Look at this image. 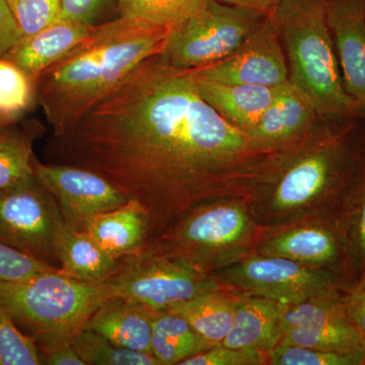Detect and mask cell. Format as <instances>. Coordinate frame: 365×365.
Returning <instances> with one entry per match:
<instances>
[{"instance_id":"1","label":"cell","mask_w":365,"mask_h":365,"mask_svg":"<svg viewBox=\"0 0 365 365\" xmlns=\"http://www.w3.org/2000/svg\"><path fill=\"white\" fill-rule=\"evenodd\" d=\"M289 148L255 146L201 98L194 69L170 66L158 54L53 133L46 153L49 163L97 173L138 203L150 239L202 204L252 205Z\"/></svg>"},{"instance_id":"2","label":"cell","mask_w":365,"mask_h":365,"mask_svg":"<svg viewBox=\"0 0 365 365\" xmlns=\"http://www.w3.org/2000/svg\"><path fill=\"white\" fill-rule=\"evenodd\" d=\"M170 28L121 16L95 26L85 40L34 79L36 100L53 133L71 126L145 60L160 54Z\"/></svg>"},{"instance_id":"3","label":"cell","mask_w":365,"mask_h":365,"mask_svg":"<svg viewBox=\"0 0 365 365\" xmlns=\"http://www.w3.org/2000/svg\"><path fill=\"white\" fill-rule=\"evenodd\" d=\"M364 153V120L322 117L309 135L285 151L255 197V217L284 222L350 194Z\"/></svg>"},{"instance_id":"4","label":"cell","mask_w":365,"mask_h":365,"mask_svg":"<svg viewBox=\"0 0 365 365\" xmlns=\"http://www.w3.org/2000/svg\"><path fill=\"white\" fill-rule=\"evenodd\" d=\"M288 81L304 91L322 117L360 118L345 90L325 0H280L272 11Z\"/></svg>"},{"instance_id":"5","label":"cell","mask_w":365,"mask_h":365,"mask_svg":"<svg viewBox=\"0 0 365 365\" xmlns=\"http://www.w3.org/2000/svg\"><path fill=\"white\" fill-rule=\"evenodd\" d=\"M108 299L104 283L83 282L60 271L0 282V307L33 338L40 353L72 344Z\"/></svg>"},{"instance_id":"6","label":"cell","mask_w":365,"mask_h":365,"mask_svg":"<svg viewBox=\"0 0 365 365\" xmlns=\"http://www.w3.org/2000/svg\"><path fill=\"white\" fill-rule=\"evenodd\" d=\"M253 215L249 201L202 204L150 237L144 247L213 274L248 256L257 227Z\"/></svg>"},{"instance_id":"7","label":"cell","mask_w":365,"mask_h":365,"mask_svg":"<svg viewBox=\"0 0 365 365\" xmlns=\"http://www.w3.org/2000/svg\"><path fill=\"white\" fill-rule=\"evenodd\" d=\"M104 284L110 299L126 300L155 312L225 287L212 273L144 246L120 259L116 271Z\"/></svg>"},{"instance_id":"8","label":"cell","mask_w":365,"mask_h":365,"mask_svg":"<svg viewBox=\"0 0 365 365\" xmlns=\"http://www.w3.org/2000/svg\"><path fill=\"white\" fill-rule=\"evenodd\" d=\"M265 16L208 0L196 13L170 28L160 57L181 69L216 63L234 53Z\"/></svg>"},{"instance_id":"9","label":"cell","mask_w":365,"mask_h":365,"mask_svg":"<svg viewBox=\"0 0 365 365\" xmlns=\"http://www.w3.org/2000/svg\"><path fill=\"white\" fill-rule=\"evenodd\" d=\"M66 225L54 197L36 176L0 189V242L58 267L57 242Z\"/></svg>"},{"instance_id":"10","label":"cell","mask_w":365,"mask_h":365,"mask_svg":"<svg viewBox=\"0 0 365 365\" xmlns=\"http://www.w3.org/2000/svg\"><path fill=\"white\" fill-rule=\"evenodd\" d=\"M213 275L240 294L263 297L285 306L337 294V279L327 268L309 267L280 257L247 256Z\"/></svg>"},{"instance_id":"11","label":"cell","mask_w":365,"mask_h":365,"mask_svg":"<svg viewBox=\"0 0 365 365\" xmlns=\"http://www.w3.org/2000/svg\"><path fill=\"white\" fill-rule=\"evenodd\" d=\"M280 343L323 351L365 352V338L337 294L285 307Z\"/></svg>"},{"instance_id":"12","label":"cell","mask_w":365,"mask_h":365,"mask_svg":"<svg viewBox=\"0 0 365 365\" xmlns=\"http://www.w3.org/2000/svg\"><path fill=\"white\" fill-rule=\"evenodd\" d=\"M197 76L223 83L277 88L288 81V68L272 14L264 16L253 32L227 58L194 69Z\"/></svg>"},{"instance_id":"13","label":"cell","mask_w":365,"mask_h":365,"mask_svg":"<svg viewBox=\"0 0 365 365\" xmlns=\"http://www.w3.org/2000/svg\"><path fill=\"white\" fill-rule=\"evenodd\" d=\"M38 181L56 201L64 222L81 228L93 216L121 207L127 197L97 173L74 165L34 160Z\"/></svg>"},{"instance_id":"14","label":"cell","mask_w":365,"mask_h":365,"mask_svg":"<svg viewBox=\"0 0 365 365\" xmlns=\"http://www.w3.org/2000/svg\"><path fill=\"white\" fill-rule=\"evenodd\" d=\"M345 90L365 121V0H325Z\"/></svg>"},{"instance_id":"15","label":"cell","mask_w":365,"mask_h":365,"mask_svg":"<svg viewBox=\"0 0 365 365\" xmlns=\"http://www.w3.org/2000/svg\"><path fill=\"white\" fill-rule=\"evenodd\" d=\"M321 119L306 93L287 81L277 86L272 102L246 134L261 150H285L309 135Z\"/></svg>"},{"instance_id":"16","label":"cell","mask_w":365,"mask_h":365,"mask_svg":"<svg viewBox=\"0 0 365 365\" xmlns=\"http://www.w3.org/2000/svg\"><path fill=\"white\" fill-rule=\"evenodd\" d=\"M93 28L59 19L41 32L21 38L2 60L34 81L85 40Z\"/></svg>"},{"instance_id":"17","label":"cell","mask_w":365,"mask_h":365,"mask_svg":"<svg viewBox=\"0 0 365 365\" xmlns=\"http://www.w3.org/2000/svg\"><path fill=\"white\" fill-rule=\"evenodd\" d=\"M285 307L274 300L241 294L232 328L220 344L232 348H254L267 354L282 339Z\"/></svg>"},{"instance_id":"18","label":"cell","mask_w":365,"mask_h":365,"mask_svg":"<svg viewBox=\"0 0 365 365\" xmlns=\"http://www.w3.org/2000/svg\"><path fill=\"white\" fill-rule=\"evenodd\" d=\"M258 252L264 256L280 257L309 267L327 268L339 258L340 242L330 228L311 223L271 235L259 245Z\"/></svg>"},{"instance_id":"19","label":"cell","mask_w":365,"mask_h":365,"mask_svg":"<svg viewBox=\"0 0 365 365\" xmlns=\"http://www.w3.org/2000/svg\"><path fill=\"white\" fill-rule=\"evenodd\" d=\"M195 83L201 98L228 123L245 133L251 130L260 119L272 102L277 88L216 83L200 78L196 72Z\"/></svg>"},{"instance_id":"20","label":"cell","mask_w":365,"mask_h":365,"mask_svg":"<svg viewBox=\"0 0 365 365\" xmlns=\"http://www.w3.org/2000/svg\"><path fill=\"white\" fill-rule=\"evenodd\" d=\"M81 230L116 260L143 249L150 237L145 211L130 200L121 207L88 218Z\"/></svg>"},{"instance_id":"21","label":"cell","mask_w":365,"mask_h":365,"mask_svg":"<svg viewBox=\"0 0 365 365\" xmlns=\"http://www.w3.org/2000/svg\"><path fill=\"white\" fill-rule=\"evenodd\" d=\"M155 313L134 302L108 299L91 317L85 329L104 336L117 345L151 354V332Z\"/></svg>"},{"instance_id":"22","label":"cell","mask_w":365,"mask_h":365,"mask_svg":"<svg viewBox=\"0 0 365 365\" xmlns=\"http://www.w3.org/2000/svg\"><path fill=\"white\" fill-rule=\"evenodd\" d=\"M57 259L60 272L93 284L109 279L119 264L86 230L66 223L57 242Z\"/></svg>"},{"instance_id":"23","label":"cell","mask_w":365,"mask_h":365,"mask_svg":"<svg viewBox=\"0 0 365 365\" xmlns=\"http://www.w3.org/2000/svg\"><path fill=\"white\" fill-rule=\"evenodd\" d=\"M241 294L223 287L165 309L179 314L210 342L220 344L234 322L235 307Z\"/></svg>"},{"instance_id":"24","label":"cell","mask_w":365,"mask_h":365,"mask_svg":"<svg viewBox=\"0 0 365 365\" xmlns=\"http://www.w3.org/2000/svg\"><path fill=\"white\" fill-rule=\"evenodd\" d=\"M218 345L202 337L188 322L170 312H157L151 332V354L160 365L181 364L184 360Z\"/></svg>"},{"instance_id":"25","label":"cell","mask_w":365,"mask_h":365,"mask_svg":"<svg viewBox=\"0 0 365 365\" xmlns=\"http://www.w3.org/2000/svg\"><path fill=\"white\" fill-rule=\"evenodd\" d=\"M11 125L0 130V189L35 176L33 158L35 136L32 132L9 128Z\"/></svg>"},{"instance_id":"26","label":"cell","mask_w":365,"mask_h":365,"mask_svg":"<svg viewBox=\"0 0 365 365\" xmlns=\"http://www.w3.org/2000/svg\"><path fill=\"white\" fill-rule=\"evenodd\" d=\"M72 345L86 365H160L150 353L117 345L88 329L78 334Z\"/></svg>"},{"instance_id":"27","label":"cell","mask_w":365,"mask_h":365,"mask_svg":"<svg viewBox=\"0 0 365 365\" xmlns=\"http://www.w3.org/2000/svg\"><path fill=\"white\" fill-rule=\"evenodd\" d=\"M208 0H118L121 16L160 26H173L200 9Z\"/></svg>"},{"instance_id":"28","label":"cell","mask_w":365,"mask_h":365,"mask_svg":"<svg viewBox=\"0 0 365 365\" xmlns=\"http://www.w3.org/2000/svg\"><path fill=\"white\" fill-rule=\"evenodd\" d=\"M273 365H360L365 362V352L323 351L302 346L279 343L267 353Z\"/></svg>"},{"instance_id":"29","label":"cell","mask_w":365,"mask_h":365,"mask_svg":"<svg viewBox=\"0 0 365 365\" xmlns=\"http://www.w3.org/2000/svg\"><path fill=\"white\" fill-rule=\"evenodd\" d=\"M42 364L39 348L0 307V365Z\"/></svg>"},{"instance_id":"30","label":"cell","mask_w":365,"mask_h":365,"mask_svg":"<svg viewBox=\"0 0 365 365\" xmlns=\"http://www.w3.org/2000/svg\"><path fill=\"white\" fill-rule=\"evenodd\" d=\"M23 38L51 26L61 16V0H7Z\"/></svg>"},{"instance_id":"31","label":"cell","mask_w":365,"mask_h":365,"mask_svg":"<svg viewBox=\"0 0 365 365\" xmlns=\"http://www.w3.org/2000/svg\"><path fill=\"white\" fill-rule=\"evenodd\" d=\"M52 271L60 269L0 242V282H16Z\"/></svg>"},{"instance_id":"32","label":"cell","mask_w":365,"mask_h":365,"mask_svg":"<svg viewBox=\"0 0 365 365\" xmlns=\"http://www.w3.org/2000/svg\"><path fill=\"white\" fill-rule=\"evenodd\" d=\"M265 354L254 348H232L218 344L184 360L180 365H260Z\"/></svg>"},{"instance_id":"33","label":"cell","mask_w":365,"mask_h":365,"mask_svg":"<svg viewBox=\"0 0 365 365\" xmlns=\"http://www.w3.org/2000/svg\"><path fill=\"white\" fill-rule=\"evenodd\" d=\"M112 0H61L60 19L95 26Z\"/></svg>"},{"instance_id":"34","label":"cell","mask_w":365,"mask_h":365,"mask_svg":"<svg viewBox=\"0 0 365 365\" xmlns=\"http://www.w3.org/2000/svg\"><path fill=\"white\" fill-rule=\"evenodd\" d=\"M23 38V34L7 0H0V59Z\"/></svg>"},{"instance_id":"35","label":"cell","mask_w":365,"mask_h":365,"mask_svg":"<svg viewBox=\"0 0 365 365\" xmlns=\"http://www.w3.org/2000/svg\"><path fill=\"white\" fill-rule=\"evenodd\" d=\"M351 193L359 199V210L355 228V242L357 253L365 261V153L360 165L359 174L353 184Z\"/></svg>"},{"instance_id":"36","label":"cell","mask_w":365,"mask_h":365,"mask_svg":"<svg viewBox=\"0 0 365 365\" xmlns=\"http://www.w3.org/2000/svg\"><path fill=\"white\" fill-rule=\"evenodd\" d=\"M346 312L365 338V279L344 300Z\"/></svg>"},{"instance_id":"37","label":"cell","mask_w":365,"mask_h":365,"mask_svg":"<svg viewBox=\"0 0 365 365\" xmlns=\"http://www.w3.org/2000/svg\"><path fill=\"white\" fill-rule=\"evenodd\" d=\"M42 364L86 365L74 349L73 345H64L49 351L40 353Z\"/></svg>"},{"instance_id":"38","label":"cell","mask_w":365,"mask_h":365,"mask_svg":"<svg viewBox=\"0 0 365 365\" xmlns=\"http://www.w3.org/2000/svg\"><path fill=\"white\" fill-rule=\"evenodd\" d=\"M223 4L242 7L250 11H257L262 14H270L272 13L280 0H218Z\"/></svg>"},{"instance_id":"39","label":"cell","mask_w":365,"mask_h":365,"mask_svg":"<svg viewBox=\"0 0 365 365\" xmlns=\"http://www.w3.org/2000/svg\"><path fill=\"white\" fill-rule=\"evenodd\" d=\"M16 120L13 112L0 111V130L9 126Z\"/></svg>"},{"instance_id":"40","label":"cell","mask_w":365,"mask_h":365,"mask_svg":"<svg viewBox=\"0 0 365 365\" xmlns=\"http://www.w3.org/2000/svg\"><path fill=\"white\" fill-rule=\"evenodd\" d=\"M0 111H6V104H4V96H2L1 83H0Z\"/></svg>"},{"instance_id":"41","label":"cell","mask_w":365,"mask_h":365,"mask_svg":"<svg viewBox=\"0 0 365 365\" xmlns=\"http://www.w3.org/2000/svg\"><path fill=\"white\" fill-rule=\"evenodd\" d=\"M364 129H365V121H364Z\"/></svg>"}]
</instances>
